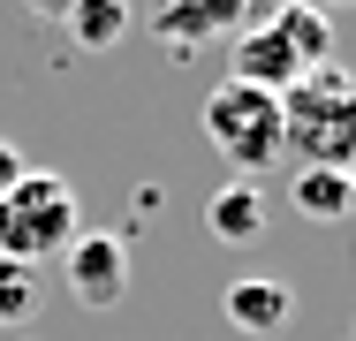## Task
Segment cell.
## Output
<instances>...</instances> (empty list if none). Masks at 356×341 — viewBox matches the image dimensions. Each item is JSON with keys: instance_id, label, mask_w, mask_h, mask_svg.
Wrapping results in <instances>:
<instances>
[{"instance_id": "cell-1", "label": "cell", "mask_w": 356, "mask_h": 341, "mask_svg": "<svg viewBox=\"0 0 356 341\" xmlns=\"http://www.w3.org/2000/svg\"><path fill=\"white\" fill-rule=\"evenodd\" d=\"M281 152L303 167H349L356 159V76L341 61L311 68L281 91Z\"/></svg>"}, {"instance_id": "cell-2", "label": "cell", "mask_w": 356, "mask_h": 341, "mask_svg": "<svg viewBox=\"0 0 356 341\" xmlns=\"http://www.w3.org/2000/svg\"><path fill=\"white\" fill-rule=\"evenodd\" d=\"M76 235H83V212H76V190L54 167H31V175L0 198V258L38 266L46 251H69Z\"/></svg>"}, {"instance_id": "cell-3", "label": "cell", "mask_w": 356, "mask_h": 341, "mask_svg": "<svg viewBox=\"0 0 356 341\" xmlns=\"http://www.w3.org/2000/svg\"><path fill=\"white\" fill-rule=\"evenodd\" d=\"M205 136H213L220 159L250 182V175H266L281 159V99L227 76V84H213V99H205Z\"/></svg>"}, {"instance_id": "cell-4", "label": "cell", "mask_w": 356, "mask_h": 341, "mask_svg": "<svg viewBox=\"0 0 356 341\" xmlns=\"http://www.w3.org/2000/svg\"><path fill=\"white\" fill-rule=\"evenodd\" d=\"M61 273H69V296L83 311H114L129 296V243L114 228H83L69 251H61Z\"/></svg>"}, {"instance_id": "cell-5", "label": "cell", "mask_w": 356, "mask_h": 341, "mask_svg": "<svg viewBox=\"0 0 356 341\" xmlns=\"http://www.w3.org/2000/svg\"><path fill=\"white\" fill-rule=\"evenodd\" d=\"M243 23H250V0H159V8H152V38H159L175 61L205 54L213 38H235Z\"/></svg>"}, {"instance_id": "cell-6", "label": "cell", "mask_w": 356, "mask_h": 341, "mask_svg": "<svg viewBox=\"0 0 356 341\" xmlns=\"http://www.w3.org/2000/svg\"><path fill=\"white\" fill-rule=\"evenodd\" d=\"M266 220H273V198L258 190V182H220L213 198H205V228H213V243H227V251H250L258 235H266Z\"/></svg>"}, {"instance_id": "cell-7", "label": "cell", "mask_w": 356, "mask_h": 341, "mask_svg": "<svg viewBox=\"0 0 356 341\" xmlns=\"http://www.w3.org/2000/svg\"><path fill=\"white\" fill-rule=\"evenodd\" d=\"M227 76H235V84H258V91H273V99H281L288 84H296V76H303V68H296V54H288L281 46V31H273V23H243V31H235V54H227Z\"/></svg>"}, {"instance_id": "cell-8", "label": "cell", "mask_w": 356, "mask_h": 341, "mask_svg": "<svg viewBox=\"0 0 356 341\" xmlns=\"http://www.w3.org/2000/svg\"><path fill=\"white\" fill-rule=\"evenodd\" d=\"M220 311H227L235 334H281L288 319H296V288H288V280H266V273H250V280H227Z\"/></svg>"}, {"instance_id": "cell-9", "label": "cell", "mask_w": 356, "mask_h": 341, "mask_svg": "<svg viewBox=\"0 0 356 341\" xmlns=\"http://www.w3.org/2000/svg\"><path fill=\"white\" fill-rule=\"evenodd\" d=\"M273 31H281V46L296 54L303 76H311V68H334V15H326L318 0H281V8H273Z\"/></svg>"}, {"instance_id": "cell-10", "label": "cell", "mask_w": 356, "mask_h": 341, "mask_svg": "<svg viewBox=\"0 0 356 341\" xmlns=\"http://www.w3.org/2000/svg\"><path fill=\"white\" fill-rule=\"evenodd\" d=\"M61 23H69V38H76V46L106 54V46H122V38H129V23H137V15H129V0H76Z\"/></svg>"}, {"instance_id": "cell-11", "label": "cell", "mask_w": 356, "mask_h": 341, "mask_svg": "<svg viewBox=\"0 0 356 341\" xmlns=\"http://www.w3.org/2000/svg\"><path fill=\"white\" fill-rule=\"evenodd\" d=\"M349 205H356V190H349L341 167H303V175H296V212H303V220H341Z\"/></svg>"}, {"instance_id": "cell-12", "label": "cell", "mask_w": 356, "mask_h": 341, "mask_svg": "<svg viewBox=\"0 0 356 341\" xmlns=\"http://www.w3.org/2000/svg\"><path fill=\"white\" fill-rule=\"evenodd\" d=\"M38 319V266L0 258V326H31Z\"/></svg>"}, {"instance_id": "cell-13", "label": "cell", "mask_w": 356, "mask_h": 341, "mask_svg": "<svg viewBox=\"0 0 356 341\" xmlns=\"http://www.w3.org/2000/svg\"><path fill=\"white\" fill-rule=\"evenodd\" d=\"M23 175H31V159H23V152H15L8 136H0V198H8V190H15Z\"/></svg>"}, {"instance_id": "cell-14", "label": "cell", "mask_w": 356, "mask_h": 341, "mask_svg": "<svg viewBox=\"0 0 356 341\" xmlns=\"http://www.w3.org/2000/svg\"><path fill=\"white\" fill-rule=\"evenodd\" d=\"M23 8H31V15H54V23H61V15H69L76 0H23Z\"/></svg>"}, {"instance_id": "cell-15", "label": "cell", "mask_w": 356, "mask_h": 341, "mask_svg": "<svg viewBox=\"0 0 356 341\" xmlns=\"http://www.w3.org/2000/svg\"><path fill=\"white\" fill-rule=\"evenodd\" d=\"M341 175H349V190H356V159H349V167H341Z\"/></svg>"}]
</instances>
